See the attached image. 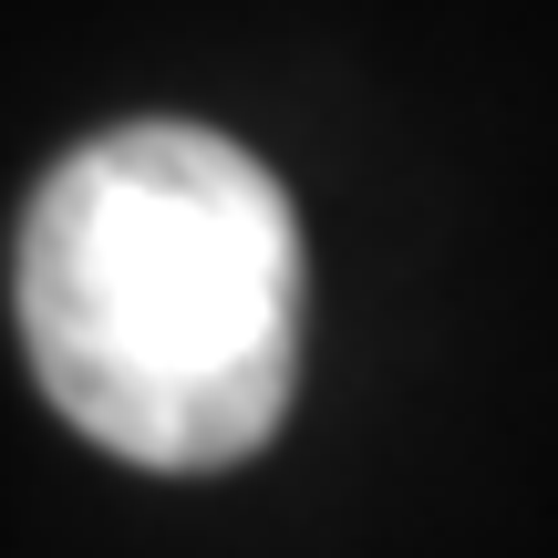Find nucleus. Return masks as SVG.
<instances>
[{
	"instance_id": "nucleus-1",
	"label": "nucleus",
	"mask_w": 558,
	"mask_h": 558,
	"mask_svg": "<svg viewBox=\"0 0 558 558\" xmlns=\"http://www.w3.org/2000/svg\"><path fill=\"white\" fill-rule=\"evenodd\" d=\"M21 352L62 424L156 476L259 456L300 383L290 186L207 124H114L21 218Z\"/></svg>"
}]
</instances>
